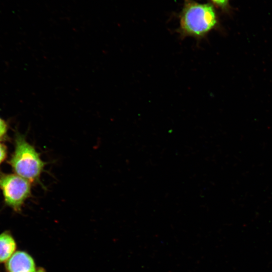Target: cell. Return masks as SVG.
<instances>
[{
	"instance_id": "cell-1",
	"label": "cell",
	"mask_w": 272,
	"mask_h": 272,
	"mask_svg": "<svg viewBox=\"0 0 272 272\" xmlns=\"http://www.w3.org/2000/svg\"><path fill=\"white\" fill-rule=\"evenodd\" d=\"M178 19L179 27L176 32L182 39L190 37L201 40L219 25L215 6L211 3H201L194 0H184Z\"/></svg>"
},
{
	"instance_id": "cell-2",
	"label": "cell",
	"mask_w": 272,
	"mask_h": 272,
	"mask_svg": "<svg viewBox=\"0 0 272 272\" xmlns=\"http://www.w3.org/2000/svg\"><path fill=\"white\" fill-rule=\"evenodd\" d=\"M15 174L29 181L39 183L40 176L47 163L42 160L40 154L25 137L18 133L15 139V148L9 161Z\"/></svg>"
},
{
	"instance_id": "cell-3",
	"label": "cell",
	"mask_w": 272,
	"mask_h": 272,
	"mask_svg": "<svg viewBox=\"0 0 272 272\" xmlns=\"http://www.w3.org/2000/svg\"><path fill=\"white\" fill-rule=\"evenodd\" d=\"M0 189L5 204L20 212L31 195V183L16 174H0Z\"/></svg>"
},
{
	"instance_id": "cell-4",
	"label": "cell",
	"mask_w": 272,
	"mask_h": 272,
	"mask_svg": "<svg viewBox=\"0 0 272 272\" xmlns=\"http://www.w3.org/2000/svg\"><path fill=\"white\" fill-rule=\"evenodd\" d=\"M6 267L9 272H36L32 257L24 251H17L9 259Z\"/></svg>"
},
{
	"instance_id": "cell-5",
	"label": "cell",
	"mask_w": 272,
	"mask_h": 272,
	"mask_svg": "<svg viewBox=\"0 0 272 272\" xmlns=\"http://www.w3.org/2000/svg\"><path fill=\"white\" fill-rule=\"evenodd\" d=\"M16 248V242L8 232L0 234V262L9 260Z\"/></svg>"
},
{
	"instance_id": "cell-6",
	"label": "cell",
	"mask_w": 272,
	"mask_h": 272,
	"mask_svg": "<svg viewBox=\"0 0 272 272\" xmlns=\"http://www.w3.org/2000/svg\"><path fill=\"white\" fill-rule=\"evenodd\" d=\"M215 7L220 9L223 12L228 13L230 11L229 0H209Z\"/></svg>"
},
{
	"instance_id": "cell-7",
	"label": "cell",
	"mask_w": 272,
	"mask_h": 272,
	"mask_svg": "<svg viewBox=\"0 0 272 272\" xmlns=\"http://www.w3.org/2000/svg\"><path fill=\"white\" fill-rule=\"evenodd\" d=\"M7 132V125L6 122L0 118V140L3 139Z\"/></svg>"
},
{
	"instance_id": "cell-8",
	"label": "cell",
	"mask_w": 272,
	"mask_h": 272,
	"mask_svg": "<svg viewBox=\"0 0 272 272\" xmlns=\"http://www.w3.org/2000/svg\"><path fill=\"white\" fill-rule=\"evenodd\" d=\"M7 156L6 146L0 142V165L4 161Z\"/></svg>"
}]
</instances>
